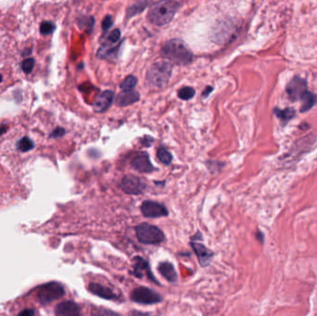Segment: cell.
<instances>
[{
  "mask_svg": "<svg viewBox=\"0 0 317 316\" xmlns=\"http://www.w3.org/2000/svg\"><path fill=\"white\" fill-rule=\"evenodd\" d=\"M162 55L172 63L186 66L193 60L190 48L179 39H172L162 47Z\"/></svg>",
  "mask_w": 317,
  "mask_h": 316,
  "instance_id": "1",
  "label": "cell"
},
{
  "mask_svg": "<svg viewBox=\"0 0 317 316\" xmlns=\"http://www.w3.org/2000/svg\"><path fill=\"white\" fill-rule=\"evenodd\" d=\"M179 4L176 0H161L154 3L148 10V18L155 25H165L174 19Z\"/></svg>",
  "mask_w": 317,
  "mask_h": 316,
  "instance_id": "2",
  "label": "cell"
},
{
  "mask_svg": "<svg viewBox=\"0 0 317 316\" xmlns=\"http://www.w3.org/2000/svg\"><path fill=\"white\" fill-rule=\"evenodd\" d=\"M172 70V63L168 60L157 61L148 69L147 73L148 84L154 88H162L168 83Z\"/></svg>",
  "mask_w": 317,
  "mask_h": 316,
  "instance_id": "3",
  "label": "cell"
},
{
  "mask_svg": "<svg viewBox=\"0 0 317 316\" xmlns=\"http://www.w3.org/2000/svg\"><path fill=\"white\" fill-rule=\"evenodd\" d=\"M135 233L139 242L147 245H157L165 239L164 234L159 227L147 223L137 225Z\"/></svg>",
  "mask_w": 317,
  "mask_h": 316,
  "instance_id": "4",
  "label": "cell"
},
{
  "mask_svg": "<svg viewBox=\"0 0 317 316\" xmlns=\"http://www.w3.org/2000/svg\"><path fill=\"white\" fill-rule=\"evenodd\" d=\"M65 294L64 288L59 283L52 282L40 288L38 292V300L43 304H48L63 297Z\"/></svg>",
  "mask_w": 317,
  "mask_h": 316,
  "instance_id": "5",
  "label": "cell"
},
{
  "mask_svg": "<svg viewBox=\"0 0 317 316\" xmlns=\"http://www.w3.org/2000/svg\"><path fill=\"white\" fill-rule=\"evenodd\" d=\"M131 300L139 304L150 305V304H156L162 302V298L158 293H156L155 291L148 288L140 287V288H134L132 291Z\"/></svg>",
  "mask_w": 317,
  "mask_h": 316,
  "instance_id": "6",
  "label": "cell"
},
{
  "mask_svg": "<svg viewBox=\"0 0 317 316\" xmlns=\"http://www.w3.org/2000/svg\"><path fill=\"white\" fill-rule=\"evenodd\" d=\"M121 187L122 190L129 195H140L147 188L146 183L140 177L132 175L126 176L123 178Z\"/></svg>",
  "mask_w": 317,
  "mask_h": 316,
  "instance_id": "7",
  "label": "cell"
},
{
  "mask_svg": "<svg viewBox=\"0 0 317 316\" xmlns=\"http://www.w3.org/2000/svg\"><path fill=\"white\" fill-rule=\"evenodd\" d=\"M140 210L142 214L147 218L164 217L169 213L164 205L153 200L144 201L141 205Z\"/></svg>",
  "mask_w": 317,
  "mask_h": 316,
  "instance_id": "8",
  "label": "cell"
},
{
  "mask_svg": "<svg viewBox=\"0 0 317 316\" xmlns=\"http://www.w3.org/2000/svg\"><path fill=\"white\" fill-rule=\"evenodd\" d=\"M307 91V84L303 78L295 76L287 85V93L293 101L301 100L303 94Z\"/></svg>",
  "mask_w": 317,
  "mask_h": 316,
  "instance_id": "9",
  "label": "cell"
},
{
  "mask_svg": "<svg viewBox=\"0 0 317 316\" xmlns=\"http://www.w3.org/2000/svg\"><path fill=\"white\" fill-rule=\"evenodd\" d=\"M131 166L139 173L143 174H150L154 172L156 169L149 160V156L147 152H140L131 162Z\"/></svg>",
  "mask_w": 317,
  "mask_h": 316,
  "instance_id": "10",
  "label": "cell"
},
{
  "mask_svg": "<svg viewBox=\"0 0 317 316\" xmlns=\"http://www.w3.org/2000/svg\"><path fill=\"white\" fill-rule=\"evenodd\" d=\"M133 261H134V263H133L134 273L133 274L134 276H136L138 278H142L146 275V276H148L149 280L154 282L156 284H160L159 282L156 281L155 277L151 274V271H150V268H149L147 260L141 258L140 256H135Z\"/></svg>",
  "mask_w": 317,
  "mask_h": 316,
  "instance_id": "11",
  "label": "cell"
},
{
  "mask_svg": "<svg viewBox=\"0 0 317 316\" xmlns=\"http://www.w3.org/2000/svg\"><path fill=\"white\" fill-rule=\"evenodd\" d=\"M114 94L112 90H106L102 93H100L97 99L94 101V110L96 113H104L111 105L113 104Z\"/></svg>",
  "mask_w": 317,
  "mask_h": 316,
  "instance_id": "12",
  "label": "cell"
},
{
  "mask_svg": "<svg viewBox=\"0 0 317 316\" xmlns=\"http://www.w3.org/2000/svg\"><path fill=\"white\" fill-rule=\"evenodd\" d=\"M190 245L197 256V260L199 261L200 265L202 267L207 266L211 262L213 257V253L203 244L197 242H191Z\"/></svg>",
  "mask_w": 317,
  "mask_h": 316,
  "instance_id": "13",
  "label": "cell"
},
{
  "mask_svg": "<svg viewBox=\"0 0 317 316\" xmlns=\"http://www.w3.org/2000/svg\"><path fill=\"white\" fill-rule=\"evenodd\" d=\"M139 99H140L139 93L134 89L124 90L118 94L116 98V104L120 107H127L137 102Z\"/></svg>",
  "mask_w": 317,
  "mask_h": 316,
  "instance_id": "14",
  "label": "cell"
},
{
  "mask_svg": "<svg viewBox=\"0 0 317 316\" xmlns=\"http://www.w3.org/2000/svg\"><path fill=\"white\" fill-rule=\"evenodd\" d=\"M88 289L91 292L92 294L98 296L101 299L104 300H115L117 298V296L115 295V293L113 290L108 287H105L99 283H90L88 286Z\"/></svg>",
  "mask_w": 317,
  "mask_h": 316,
  "instance_id": "15",
  "label": "cell"
},
{
  "mask_svg": "<svg viewBox=\"0 0 317 316\" xmlns=\"http://www.w3.org/2000/svg\"><path fill=\"white\" fill-rule=\"evenodd\" d=\"M57 316H80L81 309L77 303L71 301L61 302L56 308Z\"/></svg>",
  "mask_w": 317,
  "mask_h": 316,
  "instance_id": "16",
  "label": "cell"
},
{
  "mask_svg": "<svg viewBox=\"0 0 317 316\" xmlns=\"http://www.w3.org/2000/svg\"><path fill=\"white\" fill-rule=\"evenodd\" d=\"M158 270H159L160 274H162V276L165 279H167L168 281L172 282V283L177 281L178 275L176 273V269L169 261L161 262L158 266Z\"/></svg>",
  "mask_w": 317,
  "mask_h": 316,
  "instance_id": "17",
  "label": "cell"
},
{
  "mask_svg": "<svg viewBox=\"0 0 317 316\" xmlns=\"http://www.w3.org/2000/svg\"><path fill=\"white\" fill-rule=\"evenodd\" d=\"M301 100L303 101V106L301 108L302 113H306L311 110L317 103V95L309 92L308 90L303 94Z\"/></svg>",
  "mask_w": 317,
  "mask_h": 316,
  "instance_id": "18",
  "label": "cell"
},
{
  "mask_svg": "<svg viewBox=\"0 0 317 316\" xmlns=\"http://www.w3.org/2000/svg\"><path fill=\"white\" fill-rule=\"evenodd\" d=\"M119 46H102L99 51H98V56L101 59H110L114 60L117 56Z\"/></svg>",
  "mask_w": 317,
  "mask_h": 316,
  "instance_id": "19",
  "label": "cell"
},
{
  "mask_svg": "<svg viewBox=\"0 0 317 316\" xmlns=\"http://www.w3.org/2000/svg\"><path fill=\"white\" fill-rule=\"evenodd\" d=\"M151 1L152 0H136L134 4H133L131 7H128L127 16L131 18L134 15L140 13L146 7H148Z\"/></svg>",
  "mask_w": 317,
  "mask_h": 316,
  "instance_id": "20",
  "label": "cell"
},
{
  "mask_svg": "<svg viewBox=\"0 0 317 316\" xmlns=\"http://www.w3.org/2000/svg\"><path fill=\"white\" fill-rule=\"evenodd\" d=\"M121 37V32L119 29H115L112 31L111 33H109L108 35L102 37L101 39V44L102 46H113L115 45L116 43L119 41Z\"/></svg>",
  "mask_w": 317,
  "mask_h": 316,
  "instance_id": "21",
  "label": "cell"
},
{
  "mask_svg": "<svg viewBox=\"0 0 317 316\" xmlns=\"http://www.w3.org/2000/svg\"><path fill=\"white\" fill-rule=\"evenodd\" d=\"M274 113H275V115H276L278 118H280L284 123H287V122H289V121H290L292 118H294V117H295V114H296L295 111H294L293 109H290V108L285 109V110H279V109L275 108V110H274Z\"/></svg>",
  "mask_w": 317,
  "mask_h": 316,
  "instance_id": "22",
  "label": "cell"
},
{
  "mask_svg": "<svg viewBox=\"0 0 317 316\" xmlns=\"http://www.w3.org/2000/svg\"><path fill=\"white\" fill-rule=\"evenodd\" d=\"M157 157L160 160V162L165 164V165H170L173 161V156L170 153L169 151L164 148H160L158 152H157Z\"/></svg>",
  "mask_w": 317,
  "mask_h": 316,
  "instance_id": "23",
  "label": "cell"
},
{
  "mask_svg": "<svg viewBox=\"0 0 317 316\" xmlns=\"http://www.w3.org/2000/svg\"><path fill=\"white\" fill-rule=\"evenodd\" d=\"M196 94L194 88L190 86H184L178 91V98L182 100H190L192 99Z\"/></svg>",
  "mask_w": 317,
  "mask_h": 316,
  "instance_id": "24",
  "label": "cell"
},
{
  "mask_svg": "<svg viewBox=\"0 0 317 316\" xmlns=\"http://www.w3.org/2000/svg\"><path fill=\"white\" fill-rule=\"evenodd\" d=\"M137 84V79L134 75L127 76L121 84L120 87L123 90L134 89V86Z\"/></svg>",
  "mask_w": 317,
  "mask_h": 316,
  "instance_id": "25",
  "label": "cell"
},
{
  "mask_svg": "<svg viewBox=\"0 0 317 316\" xmlns=\"http://www.w3.org/2000/svg\"><path fill=\"white\" fill-rule=\"evenodd\" d=\"M34 147H35V146H34V143L32 142L31 139H29L28 137L22 138V139L19 142V145H18V148H20L21 151H23V152L31 150Z\"/></svg>",
  "mask_w": 317,
  "mask_h": 316,
  "instance_id": "26",
  "label": "cell"
},
{
  "mask_svg": "<svg viewBox=\"0 0 317 316\" xmlns=\"http://www.w3.org/2000/svg\"><path fill=\"white\" fill-rule=\"evenodd\" d=\"M79 25H80L81 28L91 31V29L93 28V25H94V19L91 18V17L81 18L79 20Z\"/></svg>",
  "mask_w": 317,
  "mask_h": 316,
  "instance_id": "27",
  "label": "cell"
},
{
  "mask_svg": "<svg viewBox=\"0 0 317 316\" xmlns=\"http://www.w3.org/2000/svg\"><path fill=\"white\" fill-rule=\"evenodd\" d=\"M55 29V25L51 21H44L40 26V32L42 35H50Z\"/></svg>",
  "mask_w": 317,
  "mask_h": 316,
  "instance_id": "28",
  "label": "cell"
},
{
  "mask_svg": "<svg viewBox=\"0 0 317 316\" xmlns=\"http://www.w3.org/2000/svg\"><path fill=\"white\" fill-rule=\"evenodd\" d=\"M35 67V61L34 59H26L25 61H23V63L21 64V68L22 70L25 72V73H30L33 69Z\"/></svg>",
  "mask_w": 317,
  "mask_h": 316,
  "instance_id": "29",
  "label": "cell"
},
{
  "mask_svg": "<svg viewBox=\"0 0 317 316\" xmlns=\"http://www.w3.org/2000/svg\"><path fill=\"white\" fill-rule=\"evenodd\" d=\"M113 21L112 16H111V15L106 16L105 18H104V20L102 21V29L107 32L109 29L113 26Z\"/></svg>",
  "mask_w": 317,
  "mask_h": 316,
  "instance_id": "30",
  "label": "cell"
},
{
  "mask_svg": "<svg viewBox=\"0 0 317 316\" xmlns=\"http://www.w3.org/2000/svg\"><path fill=\"white\" fill-rule=\"evenodd\" d=\"M212 90H213V88H212L211 86H207V87L205 88L204 91L202 92V97H203L204 99L208 98L209 95L212 92Z\"/></svg>",
  "mask_w": 317,
  "mask_h": 316,
  "instance_id": "31",
  "label": "cell"
},
{
  "mask_svg": "<svg viewBox=\"0 0 317 316\" xmlns=\"http://www.w3.org/2000/svg\"><path fill=\"white\" fill-rule=\"evenodd\" d=\"M64 133H65L64 129H63V128H58L56 131L54 132V133H53V135H55V136L58 137V136H62V135H63Z\"/></svg>",
  "mask_w": 317,
  "mask_h": 316,
  "instance_id": "32",
  "label": "cell"
},
{
  "mask_svg": "<svg viewBox=\"0 0 317 316\" xmlns=\"http://www.w3.org/2000/svg\"><path fill=\"white\" fill-rule=\"evenodd\" d=\"M35 313L34 311H24V312H21L20 315L21 316H24V315H27V316H31V315H35Z\"/></svg>",
  "mask_w": 317,
  "mask_h": 316,
  "instance_id": "33",
  "label": "cell"
},
{
  "mask_svg": "<svg viewBox=\"0 0 317 316\" xmlns=\"http://www.w3.org/2000/svg\"><path fill=\"white\" fill-rule=\"evenodd\" d=\"M7 131V126H0V135L2 133H5Z\"/></svg>",
  "mask_w": 317,
  "mask_h": 316,
  "instance_id": "34",
  "label": "cell"
},
{
  "mask_svg": "<svg viewBox=\"0 0 317 316\" xmlns=\"http://www.w3.org/2000/svg\"><path fill=\"white\" fill-rule=\"evenodd\" d=\"M1 81H2V76L0 75V82H1Z\"/></svg>",
  "mask_w": 317,
  "mask_h": 316,
  "instance_id": "35",
  "label": "cell"
}]
</instances>
